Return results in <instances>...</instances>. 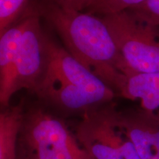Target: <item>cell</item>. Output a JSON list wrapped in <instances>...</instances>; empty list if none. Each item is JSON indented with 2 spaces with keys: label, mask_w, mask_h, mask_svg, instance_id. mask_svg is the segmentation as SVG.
Returning <instances> with one entry per match:
<instances>
[{
  "label": "cell",
  "mask_w": 159,
  "mask_h": 159,
  "mask_svg": "<svg viewBox=\"0 0 159 159\" xmlns=\"http://www.w3.org/2000/svg\"><path fill=\"white\" fill-rule=\"evenodd\" d=\"M116 110L110 102L85 113L75 130L77 140L93 159H142L117 122Z\"/></svg>",
  "instance_id": "obj_4"
},
{
  "label": "cell",
  "mask_w": 159,
  "mask_h": 159,
  "mask_svg": "<svg viewBox=\"0 0 159 159\" xmlns=\"http://www.w3.org/2000/svg\"><path fill=\"white\" fill-rule=\"evenodd\" d=\"M34 9L55 30L69 54L118 94L127 71L102 18L49 2L39 1Z\"/></svg>",
  "instance_id": "obj_1"
},
{
  "label": "cell",
  "mask_w": 159,
  "mask_h": 159,
  "mask_svg": "<svg viewBox=\"0 0 159 159\" xmlns=\"http://www.w3.org/2000/svg\"><path fill=\"white\" fill-rule=\"evenodd\" d=\"M48 67L66 80L94 96L102 105L112 102L116 94L103 81L79 63L64 47L48 39Z\"/></svg>",
  "instance_id": "obj_7"
},
{
  "label": "cell",
  "mask_w": 159,
  "mask_h": 159,
  "mask_svg": "<svg viewBox=\"0 0 159 159\" xmlns=\"http://www.w3.org/2000/svg\"><path fill=\"white\" fill-rule=\"evenodd\" d=\"M25 16L0 35V104L2 109L10 106L12 78L21 37L27 25Z\"/></svg>",
  "instance_id": "obj_9"
},
{
  "label": "cell",
  "mask_w": 159,
  "mask_h": 159,
  "mask_svg": "<svg viewBox=\"0 0 159 159\" xmlns=\"http://www.w3.org/2000/svg\"><path fill=\"white\" fill-rule=\"evenodd\" d=\"M40 1L42 2H54L56 4H61L64 2L66 1V0H40Z\"/></svg>",
  "instance_id": "obj_15"
},
{
  "label": "cell",
  "mask_w": 159,
  "mask_h": 159,
  "mask_svg": "<svg viewBox=\"0 0 159 159\" xmlns=\"http://www.w3.org/2000/svg\"><path fill=\"white\" fill-rule=\"evenodd\" d=\"M118 94L140 101L141 108L159 114V72L126 75Z\"/></svg>",
  "instance_id": "obj_10"
},
{
  "label": "cell",
  "mask_w": 159,
  "mask_h": 159,
  "mask_svg": "<svg viewBox=\"0 0 159 159\" xmlns=\"http://www.w3.org/2000/svg\"><path fill=\"white\" fill-rule=\"evenodd\" d=\"M116 119L142 159H159V114L134 107L116 110Z\"/></svg>",
  "instance_id": "obj_8"
},
{
  "label": "cell",
  "mask_w": 159,
  "mask_h": 159,
  "mask_svg": "<svg viewBox=\"0 0 159 159\" xmlns=\"http://www.w3.org/2000/svg\"><path fill=\"white\" fill-rule=\"evenodd\" d=\"M27 4L28 0H0V35L11 27Z\"/></svg>",
  "instance_id": "obj_13"
},
{
  "label": "cell",
  "mask_w": 159,
  "mask_h": 159,
  "mask_svg": "<svg viewBox=\"0 0 159 159\" xmlns=\"http://www.w3.org/2000/svg\"><path fill=\"white\" fill-rule=\"evenodd\" d=\"M17 159H93L64 121L44 105L25 107Z\"/></svg>",
  "instance_id": "obj_2"
},
{
  "label": "cell",
  "mask_w": 159,
  "mask_h": 159,
  "mask_svg": "<svg viewBox=\"0 0 159 159\" xmlns=\"http://www.w3.org/2000/svg\"><path fill=\"white\" fill-rule=\"evenodd\" d=\"M130 11L148 22L159 27V0H146Z\"/></svg>",
  "instance_id": "obj_14"
},
{
  "label": "cell",
  "mask_w": 159,
  "mask_h": 159,
  "mask_svg": "<svg viewBox=\"0 0 159 159\" xmlns=\"http://www.w3.org/2000/svg\"><path fill=\"white\" fill-rule=\"evenodd\" d=\"M145 1L146 0H66L58 5L102 17L135 8Z\"/></svg>",
  "instance_id": "obj_12"
},
{
  "label": "cell",
  "mask_w": 159,
  "mask_h": 159,
  "mask_svg": "<svg viewBox=\"0 0 159 159\" xmlns=\"http://www.w3.org/2000/svg\"><path fill=\"white\" fill-rule=\"evenodd\" d=\"M102 18L116 42L127 75L159 72V27L130 10Z\"/></svg>",
  "instance_id": "obj_3"
},
{
  "label": "cell",
  "mask_w": 159,
  "mask_h": 159,
  "mask_svg": "<svg viewBox=\"0 0 159 159\" xmlns=\"http://www.w3.org/2000/svg\"><path fill=\"white\" fill-rule=\"evenodd\" d=\"M43 104L66 114H82L103 105L96 97L66 80L47 67L33 91Z\"/></svg>",
  "instance_id": "obj_6"
},
{
  "label": "cell",
  "mask_w": 159,
  "mask_h": 159,
  "mask_svg": "<svg viewBox=\"0 0 159 159\" xmlns=\"http://www.w3.org/2000/svg\"><path fill=\"white\" fill-rule=\"evenodd\" d=\"M25 105L23 101L0 113V159H17L18 142Z\"/></svg>",
  "instance_id": "obj_11"
},
{
  "label": "cell",
  "mask_w": 159,
  "mask_h": 159,
  "mask_svg": "<svg viewBox=\"0 0 159 159\" xmlns=\"http://www.w3.org/2000/svg\"><path fill=\"white\" fill-rule=\"evenodd\" d=\"M27 16V25L13 69L11 85L13 96L21 89L33 92L49 64V37L41 28V16L34 8Z\"/></svg>",
  "instance_id": "obj_5"
}]
</instances>
